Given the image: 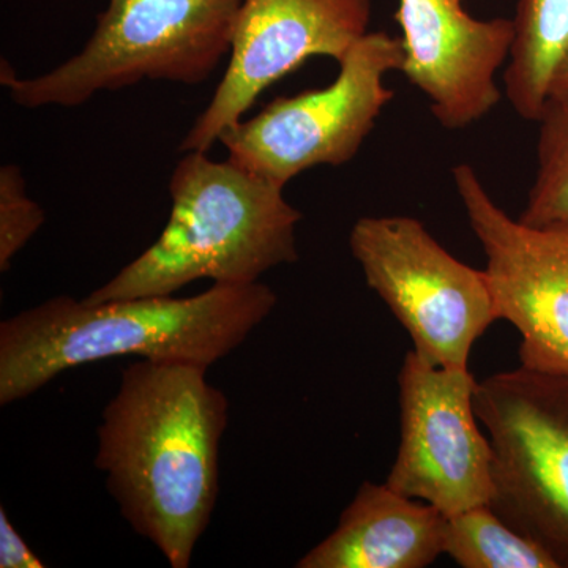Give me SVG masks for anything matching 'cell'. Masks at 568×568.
Segmentation results:
<instances>
[{"label":"cell","mask_w":568,"mask_h":568,"mask_svg":"<svg viewBox=\"0 0 568 568\" xmlns=\"http://www.w3.org/2000/svg\"><path fill=\"white\" fill-rule=\"evenodd\" d=\"M349 248L414 353L444 368H467L477 339L499 321L485 271L452 256L410 216L358 219Z\"/></svg>","instance_id":"cell-7"},{"label":"cell","mask_w":568,"mask_h":568,"mask_svg":"<svg viewBox=\"0 0 568 568\" xmlns=\"http://www.w3.org/2000/svg\"><path fill=\"white\" fill-rule=\"evenodd\" d=\"M493 452L489 507L568 568V377L519 365L477 383Z\"/></svg>","instance_id":"cell-5"},{"label":"cell","mask_w":568,"mask_h":568,"mask_svg":"<svg viewBox=\"0 0 568 568\" xmlns=\"http://www.w3.org/2000/svg\"><path fill=\"white\" fill-rule=\"evenodd\" d=\"M372 0H242L230 62L211 102L181 142L209 152L265 89L312 58L339 62L368 33Z\"/></svg>","instance_id":"cell-10"},{"label":"cell","mask_w":568,"mask_h":568,"mask_svg":"<svg viewBox=\"0 0 568 568\" xmlns=\"http://www.w3.org/2000/svg\"><path fill=\"white\" fill-rule=\"evenodd\" d=\"M403 63L402 39L368 32L338 62L331 85L280 97L248 121L231 123L216 142L226 148L230 162L284 186L321 164L343 166L394 100L384 78L402 71Z\"/></svg>","instance_id":"cell-6"},{"label":"cell","mask_w":568,"mask_h":568,"mask_svg":"<svg viewBox=\"0 0 568 568\" xmlns=\"http://www.w3.org/2000/svg\"><path fill=\"white\" fill-rule=\"evenodd\" d=\"M504 84L519 118L538 122L552 73L568 50V0H518Z\"/></svg>","instance_id":"cell-13"},{"label":"cell","mask_w":568,"mask_h":568,"mask_svg":"<svg viewBox=\"0 0 568 568\" xmlns=\"http://www.w3.org/2000/svg\"><path fill=\"white\" fill-rule=\"evenodd\" d=\"M283 192L230 160L185 152L170 179L173 207L159 241L82 302L163 297L204 278L257 283L271 268L295 263L302 213Z\"/></svg>","instance_id":"cell-3"},{"label":"cell","mask_w":568,"mask_h":568,"mask_svg":"<svg viewBox=\"0 0 568 568\" xmlns=\"http://www.w3.org/2000/svg\"><path fill=\"white\" fill-rule=\"evenodd\" d=\"M43 560L26 544L11 525L6 508L0 507V568H43Z\"/></svg>","instance_id":"cell-17"},{"label":"cell","mask_w":568,"mask_h":568,"mask_svg":"<svg viewBox=\"0 0 568 568\" xmlns=\"http://www.w3.org/2000/svg\"><path fill=\"white\" fill-rule=\"evenodd\" d=\"M537 140V174L519 222L568 226V110L547 104Z\"/></svg>","instance_id":"cell-15"},{"label":"cell","mask_w":568,"mask_h":568,"mask_svg":"<svg viewBox=\"0 0 568 568\" xmlns=\"http://www.w3.org/2000/svg\"><path fill=\"white\" fill-rule=\"evenodd\" d=\"M403 73L429 100L447 130H463L489 114L503 99L496 74L510 58L514 20L481 21L459 0H399Z\"/></svg>","instance_id":"cell-11"},{"label":"cell","mask_w":568,"mask_h":568,"mask_svg":"<svg viewBox=\"0 0 568 568\" xmlns=\"http://www.w3.org/2000/svg\"><path fill=\"white\" fill-rule=\"evenodd\" d=\"M446 515L364 481L334 532L310 549L297 568H425L444 555Z\"/></svg>","instance_id":"cell-12"},{"label":"cell","mask_w":568,"mask_h":568,"mask_svg":"<svg viewBox=\"0 0 568 568\" xmlns=\"http://www.w3.org/2000/svg\"><path fill=\"white\" fill-rule=\"evenodd\" d=\"M242 0H110L82 51L48 73L18 78L2 59L0 84L18 106L74 108L138 82L196 85L230 55Z\"/></svg>","instance_id":"cell-4"},{"label":"cell","mask_w":568,"mask_h":568,"mask_svg":"<svg viewBox=\"0 0 568 568\" xmlns=\"http://www.w3.org/2000/svg\"><path fill=\"white\" fill-rule=\"evenodd\" d=\"M469 368L429 364L413 349L398 373L399 446L386 484L446 517L493 497V452L478 428Z\"/></svg>","instance_id":"cell-8"},{"label":"cell","mask_w":568,"mask_h":568,"mask_svg":"<svg viewBox=\"0 0 568 568\" xmlns=\"http://www.w3.org/2000/svg\"><path fill=\"white\" fill-rule=\"evenodd\" d=\"M44 211L26 193L17 164L0 168V272L10 271L14 256L39 233Z\"/></svg>","instance_id":"cell-16"},{"label":"cell","mask_w":568,"mask_h":568,"mask_svg":"<svg viewBox=\"0 0 568 568\" xmlns=\"http://www.w3.org/2000/svg\"><path fill=\"white\" fill-rule=\"evenodd\" d=\"M207 366L140 358L97 428L95 466L134 532L186 568L211 523L220 489L227 398Z\"/></svg>","instance_id":"cell-1"},{"label":"cell","mask_w":568,"mask_h":568,"mask_svg":"<svg viewBox=\"0 0 568 568\" xmlns=\"http://www.w3.org/2000/svg\"><path fill=\"white\" fill-rule=\"evenodd\" d=\"M454 181L487 256L497 320L521 336V365L568 377V226L510 219L469 164L454 168Z\"/></svg>","instance_id":"cell-9"},{"label":"cell","mask_w":568,"mask_h":568,"mask_svg":"<svg viewBox=\"0 0 568 568\" xmlns=\"http://www.w3.org/2000/svg\"><path fill=\"white\" fill-rule=\"evenodd\" d=\"M551 106L568 110V50L560 59L548 88V102Z\"/></svg>","instance_id":"cell-18"},{"label":"cell","mask_w":568,"mask_h":568,"mask_svg":"<svg viewBox=\"0 0 568 568\" xmlns=\"http://www.w3.org/2000/svg\"><path fill=\"white\" fill-rule=\"evenodd\" d=\"M275 305L276 294L261 282L103 304L58 295L0 324V405L28 398L71 368L122 355L209 368Z\"/></svg>","instance_id":"cell-2"},{"label":"cell","mask_w":568,"mask_h":568,"mask_svg":"<svg viewBox=\"0 0 568 568\" xmlns=\"http://www.w3.org/2000/svg\"><path fill=\"white\" fill-rule=\"evenodd\" d=\"M459 2H463V0H459Z\"/></svg>","instance_id":"cell-19"},{"label":"cell","mask_w":568,"mask_h":568,"mask_svg":"<svg viewBox=\"0 0 568 568\" xmlns=\"http://www.w3.org/2000/svg\"><path fill=\"white\" fill-rule=\"evenodd\" d=\"M444 555L463 568H559L547 549L508 526L488 504L447 517Z\"/></svg>","instance_id":"cell-14"}]
</instances>
